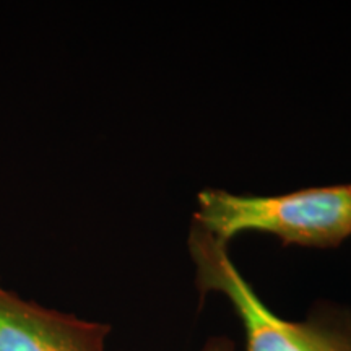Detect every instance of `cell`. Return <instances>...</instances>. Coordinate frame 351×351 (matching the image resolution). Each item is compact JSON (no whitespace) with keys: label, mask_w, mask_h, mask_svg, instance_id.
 Instances as JSON below:
<instances>
[{"label":"cell","mask_w":351,"mask_h":351,"mask_svg":"<svg viewBox=\"0 0 351 351\" xmlns=\"http://www.w3.org/2000/svg\"><path fill=\"white\" fill-rule=\"evenodd\" d=\"M195 226L221 243L241 232L274 234L283 244L333 247L351 236V184L309 187L283 195L199 194Z\"/></svg>","instance_id":"cell-1"},{"label":"cell","mask_w":351,"mask_h":351,"mask_svg":"<svg viewBox=\"0 0 351 351\" xmlns=\"http://www.w3.org/2000/svg\"><path fill=\"white\" fill-rule=\"evenodd\" d=\"M189 251L202 295H223L243 322L245 351H351L350 311L322 307L304 322L285 320L271 313L245 282L226 243L194 225Z\"/></svg>","instance_id":"cell-2"},{"label":"cell","mask_w":351,"mask_h":351,"mask_svg":"<svg viewBox=\"0 0 351 351\" xmlns=\"http://www.w3.org/2000/svg\"><path fill=\"white\" fill-rule=\"evenodd\" d=\"M109 326L25 300L0 280V351H106Z\"/></svg>","instance_id":"cell-3"},{"label":"cell","mask_w":351,"mask_h":351,"mask_svg":"<svg viewBox=\"0 0 351 351\" xmlns=\"http://www.w3.org/2000/svg\"><path fill=\"white\" fill-rule=\"evenodd\" d=\"M202 351H234V345L231 340L223 339V337H215V339L207 341Z\"/></svg>","instance_id":"cell-4"}]
</instances>
